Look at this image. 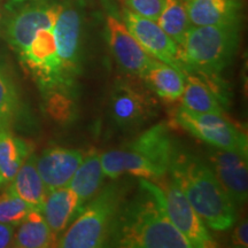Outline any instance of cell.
Here are the masks:
<instances>
[{"label": "cell", "mask_w": 248, "mask_h": 248, "mask_svg": "<svg viewBox=\"0 0 248 248\" xmlns=\"http://www.w3.org/2000/svg\"><path fill=\"white\" fill-rule=\"evenodd\" d=\"M168 173L204 224L215 231L229 230L235 224L237 207L212 168L197 155L179 150L177 145Z\"/></svg>", "instance_id": "2"}, {"label": "cell", "mask_w": 248, "mask_h": 248, "mask_svg": "<svg viewBox=\"0 0 248 248\" xmlns=\"http://www.w3.org/2000/svg\"><path fill=\"white\" fill-rule=\"evenodd\" d=\"M31 153L32 147L27 140L0 129V187L13 181Z\"/></svg>", "instance_id": "21"}, {"label": "cell", "mask_w": 248, "mask_h": 248, "mask_svg": "<svg viewBox=\"0 0 248 248\" xmlns=\"http://www.w3.org/2000/svg\"><path fill=\"white\" fill-rule=\"evenodd\" d=\"M62 6L47 2L24 5L7 23V40L18 55L26 51L33 36L40 29L53 28Z\"/></svg>", "instance_id": "11"}, {"label": "cell", "mask_w": 248, "mask_h": 248, "mask_svg": "<svg viewBox=\"0 0 248 248\" xmlns=\"http://www.w3.org/2000/svg\"><path fill=\"white\" fill-rule=\"evenodd\" d=\"M83 210L79 198L68 186L49 191L42 208V215L52 232L61 235Z\"/></svg>", "instance_id": "16"}, {"label": "cell", "mask_w": 248, "mask_h": 248, "mask_svg": "<svg viewBox=\"0 0 248 248\" xmlns=\"http://www.w3.org/2000/svg\"><path fill=\"white\" fill-rule=\"evenodd\" d=\"M83 157V151L60 146L46 148L36 156L37 170L47 192L67 186Z\"/></svg>", "instance_id": "14"}, {"label": "cell", "mask_w": 248, "mask_h": 248, "mask_svg": "<svg viewBox=\"0 0 248 248\" xmlns=\"http://www.w3.org/2000/svg\"><path fill=\"white\" fill-rule=\"evenodd\" d=\"M184 91L182 106L197 113L223 115L222 101L212 84L199 75L184 71Z\"/></svg>", "instance_id": "17"}, {"label": "cell", "mask_w": 248, "mask_h": 248, "mask_svg": "<svg viewBox=\"0 0 248 248\" xmlns=\"http://www.w3.org/2000/svg\"><path fill=\"white\" fill-rule=\"evenodd\" d=\"M173 121L212 147L233 151L247 156L246 133L223 115L197 113L181 106L173 113Z\"/></svg>", "instance_id": "6"}, {"label": "cell", "mask_w": 248, "mask_h": 248, "mask_svg": "<svg viewBox=\"0 0 248 248\" xmlns=\"http://www.w3.org/2000/svg\"><path fill=\"white\" fill-rule=\"evenodd\" d=\"M208 159L209 167L234 206H243L248 197L246 155L213 147L208 153Z\"/></svg>", "instance_id": "12"}, {"label": "cell", "mask_w": 248, "mask_h": 248, "mask_svg": "<svg viewBox=\"0 0 248 248\" xmlns=\"http://www.w3.org/2000/svg\"><path fill=\"white\" fill-rule=\"evenodd\" d=\"M110 115L120 128H139L153 119L156 104L146 92L125 80H117L109 97Z\"/></svg>", "instance_id": "8"}, {"label": "cell", "mask_w": 248, "mask_h": 248, "mask_svg": "<svg viewBox=\"0 0 248 248\" xmlns=\"http://www.w3.org/2000/svg\"><path fill=\"white\" fill-rule=\"evenodd\" d=\"M107 247L191 248L170 222L160 186L141 178L136 193L123 201Z\"/></svg>", "instance_id": "1"}, {"label": "cell", "mask_w": 248, "mask_h": 248, "mask_svg": "<svg viewBox=\"0 0 248 248\" xmlns=\"http://www.w3.org/2000/svg\"><path fill=\"white\" fill-rule=\"evenodd\" d=\"M122 2L133 13L153 21H157L164 5V0H122Z\"/></svg>", "instance_id": "26"}, {"label": "cell", "mask_w": 248, "mask_h": 248, "mask_svg": "<svg viewBox=\"0 0 248 248\" xmlns=\"http://www.w3.org/2000/svg\"><path fill=\"white\" fill-rule=\"evenodd\" d=\"M122 20L130 33L152 58L184 73L179 60L178 46L156 21L142 17L126 7L122 9Z\"/></svg>", "instance_id": "9"}, {"label": "cell", "mask_w": 248, "mask_h": 248, "mask_svg": "<svg viewBox=\"0 0 248 248\" xmlns=\"http://www.w3.org/2000/svg\"><path fill=\"white\" fill-rule=\"evenodd\" d=\"M100 155L97 151H90L67 185L79 198L83 208L98 193L104 183L105 173Z\"/></svg>", "instance_id": "19"}, {"label": "cell", "mask_w": 248, "mask_h": 248, "mask_svg": "<svg viewBox=\"0 0 248 248\" xmlns=\"http://www.w3.org/2000/svg\"><path fill=\"white\" fill-rule=\"evenodd\" d=\"M156 22L178 47L192 26L182 0H164L162 12Z\"/></svg>", "instance_id": "23"}, {"label": "cell", "mask_w": 248, "mask_h": 248, "mask_svg": "<svg viewBox=\"0 0 248 248\" xmlns=\"http://www.w3.org/2000/svg\"><path fill=\"white\" fill-rule=\"evenodd\" d=\"M20 99L13 79L4 68H0V129H5L16 114Z\"/></svg>", "instance_id": "24"}, {"label": "cell", "mask_w": 248, "mask_h": 248, "mask_svg": "<svg viewBox=\"0 0 248 248\" xmlns=\"http://www.w3.org/2000/svg\"><path fill=\"white\" fill-rule=\"evenodd\" d=\"M240 40V24L191 26L178 55L184 71L206 78H219L230 66Z\"/></svg>", "instance_id": "4"}, {"label": "cell", "mask_w": 248, "mask_h": 248, "mask_svg": "<svg viewBox=\"0 0 248 248\" xmlns=\"http://www.w3.org/2000/svg\"><path fill=\"white\" fill-rule=\"evenodd\" d=\"M141 78L157 97L166 102L179 100L184 91V73L155 59Z\"/></svg>", "instance_id": "18"}, {"label": "cell", "mask_w": 248, "mask_h": 248, "mask_svg": "<svg viewBox=\"0 0 248 248\" xmlns=\"http://www.w3.org/2000/svg\"><path fill=\"white\" fill-rule=\"evenodd\" d=\"M232 244L237 247L248 246V224L246 219L241 221L234 229L233 234H232Z\"/></svg>", "instance_id": "27"}, {"label": "cell", "mask_w": 248, "mask_h": 248, "mask_svg": "<svg viewBox=\"0 0 248 248\" xmlns=\"http://www.w3.org/2000/svg\"><path fill=\"white\" fill-rule=\"evenodd\" d=\"M192 26L240 24L241 0H182Z\"/></svg>", "instance_id": "15"}, {"label": "cell", "mask_w": 248, "mask_h": 248, "mask_svg": "<svg viewBox=\"0 0 248 248\" xmlns=\"http://www.w3.org/2000/svg\"><path fill=\"white\" fill-rule=\"evenodd\" d=\"M125 183L113 182L100 188L79 215L58 238L61 248H99L108 246L114 222L128 195Z\"/></svg>", "instance_id": "5"}, {"label": "cell", "mask_w": 248, "mask_h": 248, "mask_svg": "<svg viewBox=\"0 0 248 248\" xmlns=\"http://www.w3.org/2000/svg\"><path fill=\"white\" fill-rule=\"evenodd\" d=\"M53 33L64 77L74 88L76 78L82 71V17L79 12L74 7H61L53 27Z\"/></svg>", "instance_id": "10"}, {"label": "cell", "mask_w": 248, "mask_h": 248, "mask_svg": "<svg viewBox=\"0 0 248 248\" xmlns=\"http://www.w3.org/2000/svg\"><path fill=\"white\" fill-rule=\"evenodd\" d=\"M36 154L31 153L20 167L9 187L23 201L30 204L31 208L42 212L43 204L47 195L44 183L40 178L36 167Z\"/></svg>", "instance_id": "20"}, {"label": "cell", "mask_w": 248, "mask_h": 248, "mask_svg": "<svg viewBox=\"0 0 248 248\" xmlns=\"http://www.w3.org/2000/svg\"><path fill=\"white\" fill-rule=\"evenodd\" d=\"M106 28L108 44L117 63L125 73L141 78L154 59L139 45L119 17L108 15Z\"/></svg>", "instance_id": "13"}, {"label": "cell", "mask_w": 248, "mask_h": 248, "mask_svg": "<svg viewBox=\"0 0 248 248\" xmlns=\"http://www.w3.org/2000/svg\"><path fill=\"white\" fill-rule=\"evenodd\" d=\"M160 187L163 192L164 204L170 222L188 241L191 248L216 247V241L207 230L206 224L186 199L179 186L170 178Z\"/></svg>", "instance_id": "7"}, {"label": "cell", "mask_w": 248, "mask_h": 248, "mask_svg": "<svg viewBox=\"0 0 248 248\" xmlns=\"http://www.w3.org/2000/svg\"><path fill=\"white\" fill-rule=\"evenodd\" d=\"M31 210L30 204L21 199L9 186L0 194V223L17 226Z\"/></svg>", "instance_id": "25"}, {"label": "cell", "mask_w": 248, "mask_h": 248, "mask_svg": "<svg viewBox=\"0 0 248 248\" xmlns=\"http://www.w3.org/2000/svg\"><path fill=\"white\" fill-rule=\"evenodd\" d=\"M15 232V226L0 223V248L8 247L12 245Z\"/></svg>", "instance_id": "28"}, {"label": "cell", "mask_w": 248, "mask_h": 248, "mask_svg": "<svg viewBox=\"0 0 248 248\" xmlns=\"http://www.w3.org/2000/svg\"><path fill=\"white\" fill-rule=\"evenodd\" d=\"M176 146L168 124H155L128 144L100 155L105 177L117 179L130 175L147 181L163 179L168 175Z\"/></svg>", "instance_id": "3"}, {"label": "cell", "mask_w": 248, "mask_h": 248, "mask_svg": "<svg viewBox=\"0 0 248 248\" xmlns=\"http://www.w3.org/2000/svg\"><path fill=\"white\" fill-rule=\"evenodd\" d=\"M58 237L52 232L42 212L32 209L18 224L11 246L17 248H47L57 246Z\"/></svg>", "instance_id": "22"}]
</instances>
